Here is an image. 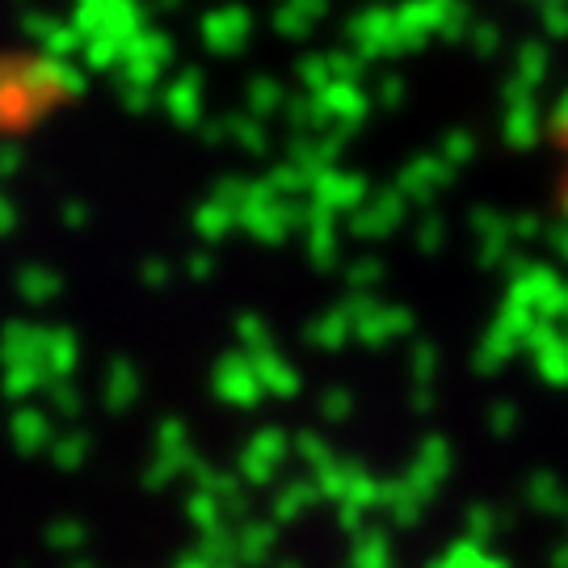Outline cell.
<instances>
[{
  "label": "cell",
  "mask_w": 568,
  "mask_h": 568,
  "mask_svg": "<svg viewBox=\"0 0 568 568\" xmlns=\"http://www.w3.org/2000/svg\"><path fill=\"white\" fill-rule=\"evenodd\" d=\"M548 173H551V194H556V206L565 211L568 220V93L556 102L548 119Z\"/></svg>",
  "instance_id": "obj_1"
}]
</instances>
